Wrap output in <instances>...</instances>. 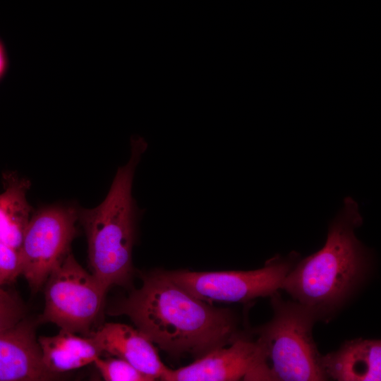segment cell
<instances>
[{
    "mask_svg": "<svg viewBox=\"0 0 381 381\" xmlns=\"http://www.w3.org/2000/svg\"><path fill=\"white\" fill-rule=\"evenodd\" d=\"M22 315L21 306L11 294L0 295V332L14 326Z\"/></svg>",
    "mask_w": 381,
    "mask_h": 381,
    "instance_id": "cell-16",
    "label": "cell"
},
{
    "mask_svg": "<svg viewBox=\"0 0 381 381\" xmlns=\"http://www.w3.org/2000/svg\"><path fill=\"white\" fill-rule=\"evenodd\" d=\"M4 191L0 193V241L19 250L31 217L28 202L29 180L14 172L3 174Z\"/></svg>",
    "mask_w": 381,
    "mask_h": 381,
    "instance_id": "cell-13",
    "label": "cell"
},
{
    "mask_svg": "<svg viewBox=\"0 0 381 381\" xmlns=\"http://www.w3.org/2000/svg\"><path fill=\"white\" fill-rule=\"evenodd\" d=\"M294 255L276 257L260 269L250 271L163 272L172 282L195 297L212 303L246 302L271 296L281 289L293 268Z\"/></svg>",
    "mask_w": 381,
    "mask_h": 381,
    "instance_id": "cell-6",
    "label": "cell"
},
{
    "mask_svg": "<svg viewBox=\"0 0 381 381\" xmlns=\"http://www.w3.org/2000/svg\"><path fill=\"white\" fill-rule=\"evenodd\" d=\"M102 353L125 360L154 380L167 370L153 342L138 328L106 323L90 335Z\"/></svg>",
    "mask_w": 381,
    "mask_h": 381,
    "instance_id": "cell-10",
    "label": "cell"
},
{
    "mask_svg": "<svg viewBox=\"0 0 381 381\" xmlns=\"http://www.w3.org/2000/svg\"><path fill=\"white\" fill-rule=\"evenodd\" d=\"M321 363L327 379L380 380V340L356 339L346 341L339 350L322 356Z\"/></svg>",
    "mask_w": 381,
    "mask_h": 381,
    "instance_id": "cell-11",
    "label": "cell"
},
{
    "mask_svg": "<svg viewBox=\"0 0 381 381\" xmlns=\"http://www.w3.org/2000/svg\"><path fill=\"white\" fill-rule=\"evenodd\" d=\"M37 340L44 367L53 374L84 367L102 353L91 336L82 337L64 329Z\"/></svg>",
    "mask_w": 381,
    "mask_h": 381,
    "instance_id": "cell-12",
    "label": "cell"
},
{
    "mask_svg": "<svg viewBox=\"0 0 381 381\" xmlns=\"http://www.w3.org/2000/svg\"><path fill=\"white\" fill-rule=\"evenodd\" d=\"M94 363L107 381H152L131 363L119 358H97Z\"/></svg>",
    "mask_w": 381,
    "mask_h": 381,
    "instance_id": "cell-14",
    "label": "cell"
},
{
    "mask_svg": "<svg viewBox=\"0 0 381 381\" xmlns=\"http://www.w3.org/2000/svg\"><path fill=\"white\" fill-rule=\"evenodd\" d=\"M362 221L357 202L346 198L324 246L294 265L284 279L281 289L318 319L342 306L365 276L369 254L354 234Z\"/></svg>",
    "mask_w": 381,
    "mask_h": 381,
    "instance_id": "cell-2",
    "label": "cell"
},
{
    "mask_svg": "<svg viewBox=\"0 0 381 381\" xmlns=\"http://www.w3.org/2000/svg\"><path fill=\"white\" fill-rule=\"evenodd\" d=\"M109 314L126 315L153 343L174 356L188 353L199 358L237 338L229 310L195 297L164 272L145 276L141 287Z\"/></svg>",
    "mask_w": 381,
    "mask_h": 381,
    "instance_id": "cell-1",
    "label": "cell"
},
{
    "mask_svg": "<svg viewBox=\"0 0 381 381\" xmlns=\"http://www.w3.org/2000/svg\"><path fill=\"white\" fill-rule=\"evenodd\" d=\"M78 211L71 207L47 206L31 216L19 250L22 274L37 291L52 270L70 253L76 236Z\"/></svg>",
    "mask_w": 381,
    "mask_h": 381,
    "instance_id": "cell-7",
    "label": "cell"
},
{
    "mask_svg": "<svg viewBox=\"0 0 381 381\" xmlns=\"http://www.w3.org/2000/svg\"><path fill=\"white\" fill-rule=\"evenodd\" d=\"M272 296L274 315L260 327L256 340L263 357L265 380H327L312 334L318 319L306 306Z\"/></svg>",
    "mask_w": 381,
    "mask_h": 381,
    "instance_id": "cell-4",
    "label": "cell"
},
{
    "mask_svg": "<svg viewBox=\"0 0 381 381\" xmlns=\"http://www.w3.org/2000/svg\"><path fill=\"white\" fill-rule=\"evenodd\" d=\"M7 293H8V292L6 291L5 290H4V289H2V287L0 286V295H4V294H7Z\"/></svg>",
    "mask_w": 381,
    "mask_h": 381,
    "instance_id": "cell-18",
    "label": "cell"
},
{
    "mask_svg": "<svg viewBox=\"0 0 381 381\" xmlns=\"http://www.w3.org/2000/svg\"><path fill=\"white\" fill-rule=\"evenodd\" d=\"M42 361L30 322L20 320L0 332V381H37L54 377Z\"/></svg>",
    "mask_w": 381,
    "mask_h": 381,
    "instance_id": "cell-9",
    "label": "cell"
},
{
    "mask_svg": "<svg viewBox=\"0 0 381 381\" xmlns=\"http://www.w3.org/2000/svg\"><path fill=\"white\" fill-rule=\"evenodd\" d=\"M4 66H5V58H4L3 49H2L1 45L0 44V75L3 73V71L4 69Z\"/></svg>",
    "mask_w": 381,
    "mask_h": 381,
    "instance_id": "cell-17",
    "label": "cell"
},
{
    "mask_svg": "<svg viewBox=\"0 0 381 381\" xmlns=\"http://www.w3.org/2000/svg\"><path fill=\"white\" fill-rule=\"evenodd\" d=\"M265 380L263 357L256 341L236 338L176 370L167 368L163 381Z\"/></svg>",
    "mask_w": 381,
    "mask_h": 381,
    "instance_id": "cell-8",
    "label": "cell"
},
{
    "mask_svg": "<svg viewBox=\"0 0 381 381\" xmlns=\"http://www.w3.org/2000/svg\"><path fill=\"white\" fill-rule=\"evenodd\" d=\"M147 147L143 138H133L130 159L119 167L104 200L94 208L78 211L87 236L91 272L107 289L126 284L132 272L135 222L140 214L132 186Z\"/></svg>",
    "mask_w": 381,
    "mask_h": 381,
    "instance_id": "cell-3",
    "label": "cell"
},
{
    "mask_svg": "<svg viewBox=\"0 0 381 381\" xmlns=\"http://www.w3.org/2000/svg\"><path fill=\"white\" fill-rule=\"evenodd\" d=\"M22 272L19 250L0 241V286L13 282Z\"/></svg>",
    "mask_w": 381,
    "mask_h": 381,
    "instance_id": "cell-15",
    "label": "cell"
},
{
    "mask_svg": "<svg viewBox=\"0 0 381 381\" xmlns=\"http://www.w3.org/2000/svg\"><path fill=\"white\" fill-rule=\"evenodd\" d=\"M42 322L73 333L87 332L101 310L107 289L68 253L48 277Z\"/></svg>",
    "mask_w": 381,
    "mask_h": 381,
    "instance_id": "cell-5",
    "label": "cell"
}]
</instances>
